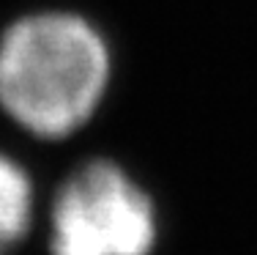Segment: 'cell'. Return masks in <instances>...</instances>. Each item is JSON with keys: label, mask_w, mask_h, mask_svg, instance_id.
Segmentation results:
<instances>
[{"label": "cell", "mask_w": 257, "mask_h": 255, "mask_svg": "<svg viewBox=\"0 0 257 255\" xmlns=\"http://www.w3.org/2000/svg\"><path fill=\"white\" fill-rule=\"evenodd\" d=\"M107 82V41L77 14H28L0 36V107L39 137L77 132L96 113Z\"/></svg>", "instance_id": "cell-1"}, {"label": "cell", "mask_w": 257, "mask_h": 255, "mask_svg": "<svg viewBox=\"0 0 257 255\" xmlns=\"http://www.w3.org/2000/svg\"><path fill=\"white\" fill-rule=\"evenodd\" d=\"M156 236L154 200L115 162H85L55 195L52 255H151Z\"/></svg>", "instance_id": "cell-2"}, {"label": "cell", "mask_w": 257, "mask_h": 255, "mask_svg": "<svg viewBox=\"0 0 257 255\" xmlns=\"http://www.w3.org/2000/svg\"><path fill=\"white\" fill-rule=\"evenodd\" d=\"M33 220V181L17 159L0 154V255H6Z\"/></svg>", "instance_id": "cell-3"}]
</instances>
